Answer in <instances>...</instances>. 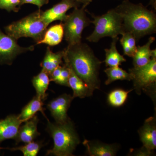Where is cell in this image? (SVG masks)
<instances>
[{
	"mask_svg": "<svg viewBox=\"0 0 156 156\" xmlns=\"http://www.w3.org/2000/svg\"><path fill=\"white\" fill-rule=\"evenodd\" d=\"M64 64L72 69L92 93L100 88L99 69L102 62L94 55L89 46L81 43L68 45L63 50Z\"/></svg>",
	"mask_w": 156,
	"mask_h": 156,
	"instance_id": "6da1fadb",
	"label": "cell"
},
{
	"mask_svg": "<svg viewBox=\"0 0 156 156\" xmlns=\"http://www.w3.org/2000/svg\"><path fill=\"white\" fill-rule=\"evenodd\" d=\"M115 9L122 20L125 32L132 34L136 41L155 33L156 14L142 4L124 1Z\"/></svg>",
	"mask_w": 156,
	"mask_h": 156,
	"instance_id": "7a4b0ae2",
	"label": "cell"
},
{
	"mask_svg": "<svg viewBox=\"0 0 156 156\" xmlns=\"http://www.w3.org/2000/svg\"><path fill=\"white\" fill-rule=\"evenodd\" d=\"M46 130L54 142L53 148L48 151L47 155H73V152L80 144V140L70 119L62 124L51 123L48 120Z\"/></svg>",
	"mask_w": 156,
	"mask_h": 156,
	"instance_id": "3957f363",
	"label": "cell"
},
{
	"mask_svg": "<svg viewBox=\"0 0 156 156\" xmlns=\"http://www.w3.org/2000/svg\"><path fill=\"white\" fill-rule=\"evenodd\" d=\"M42 12L39 9L12 23L5 27L6 34L17 41L21 37L32 38L36 43L41 41L48 27L42 19Z\"/></svg>",
	"mask_w": 156,
	"mask_h": 156,
	"instance_id": "277c9868",
	"label": "cell"
},
{
	"mask_svg": "<svg viewBox=\"0 0 156 156\" xmlns=\"http://www.w3.org/2000/svg\"><path fill=\"white\" fill-rule=\"evenodd\" d=\"M93 17L95 28L92 33L87 38L89 42L97 43L105 37H117L125 32L122 20L115 9H111L106 14Z\"/></svg>",
	"mask_w": 156,
	"mask_h": 156,
	"instance_id": "5b68a950",
	"label": "cell"
},
{
	"mask_svg": "<svg viewBox=\"0 0 156 156\" xmlns=\"http://www.w3.org/2000/svg\"><path fill=\"white\" fill-rule=\"evenodd\" d=\"M86 7L75 8L67 15L63 24L64 37L68 45H74L82 42V33L91 21L86 14Z\"/></svg>",
	"mask_w": 156,
	"mask_h": 156,
	"instance_id": "8992f818",
	"label": "cell"
},
{
	"mask_svg": "<svg viewBox=\"0 0 156 156\" xmlns=\"http://www.w3.org/2000/svg\"><path fill=\"white\" fill-rule=\"evenodd\" d=\"M129 73L136 93L140 95L142 90L147 92L154 91L156 83V58H152L147 64L144 66L131 69L129 70Z\"/></svg>",
	"mask_w": 156,
	"mask_h": 156,
	"instance_id": "52a82bcc",
	"label": "cell"
},
{
	"mask_svg": "<svg viewBox=\"0 0 156 156\" xmlns=\"http://www.w3.org/2000/svg\"><path fill=\"white\" fill-rule=\"evenodd\" d=\"M34 49V46L27 48L20 47L17 44V40L0 30V62L11 64L20 54Z\"/></svg>",
	"mask_w": 156,
	"mask_h": 156,
	"instance_id": "ba28073f",
	"label": "cell"
},
{
	"mask_svg": "<svg viewBox=\"0 0 156 156\" xmlns=\"http://www.w3.org/2000/svg\"><path fill=\"white\" fill-rule=\"evenodd\" d=\"M80 4L74 0H62L50 9L42 11L41 17L47 26L51 23L60 20L63 22L67 17L66 12L72 8H79Z\"/></svg>",
	"mask_w": 156,
	"mask_h": 156,
	"instance_id": "9c48e42d",
	"label": "cell"
},
{
	"mask_svg": "<svg viewBox=\"0 0 156 156\" xmlns=\"http://www.w3.org/2000/svg\"><path fill=\"white\" fill-rule=\"evenodd\" d=\"M73 96L67 94L60 95L49 102L47 108L57 124L67 122L70 119L67 112L72 101Z\"/></svg>",
	"mask_w": 156,
	"mask_h": 156,
	"instance_id": "30bf717a",
	"label": "cell"
},
{
	"mask_svg": "<svg viewBox=\"0 0 156 156\" xmlns=\"http://www.w3.org/2000/svg\"><path fill=\"white\" fill-rule=\"evenodd\" d=\"M138 133L143 144L142 147L152 154L156 147L155 117H151L146 120Z\"/></svg>",
	"mask_w": 156,
	"mask_h": 156,
	"instance_id": "8fae6325",
	"label": "cell"
},
{
	"mask_svg": "<svg viewBox=\"0 0 156 156\" xmlns=\"http://www.w3.org/2000/svg\"><path fill=\"white\" fill-rule=\"evenodd\" d=\"M22 123L16 115H11L0 120V143L7 139L15 140Z\"/></svg>",
	"mask_w": 156,
	"mask_h": 156,
	"instance_id": "7c38bea8",
	"label": "cell"
},
{
	"mask_svg": "<svg viewBox=\"0 0 156 156\" xmlns=\"http://www.w3.org/2000/svg\"><path fill=\"white\" fill-rule=\"evenodd\" d=\"M39 121L37 116L24 122L25 124L20 127L18 134L15 140L17 143L23 142L27 144L33 141L40 135L37 131V124Z\"/></svg>",
	"mask_w": 156,
	"mask_h": 156,
	"instance_id": "4fadbf2b",
	"label": "cell"
},
{
	"mask_svg": "<svg viewBox=\"0 0 156 156\" xmlns=\"http://www.w3.org/2000/svg\"><path fill=\"white\" fill-rule=\"evenodd\" d=\"M155 38L151 37L146 44L138 46L134 56H133L134 67H140L147 64L152 58H156V49L151 50V46Z\"/></svg>",
	"mask_w": 156,
	"mask_h": 156,
	"instance_id": "5bb4252c",
	"label": "cell"
},
{
	"mask_svg": "<svg viewBox=\"0 0 156 156\" xmlns=\"http://www.w3.org/2000/svg\"><path fill=\"white\" fill-rule=\"evenodd\" d=\"M68 67L69 69V86L73 89V98L79 97L83 98L92 95L93 93L87 84L74 72L71 68Z\"/></svg>",
	"mask_w": 156,
	"mask_h": 156,
	"instance_id": "9a60e30c",
	"label": "cell"
},
{
	"mask_svg": "<svg viewBox=\"0 0 156 156\" xmlns=\"http://www.w3.org/2000/svg\"><path fill=\"white\" fill-rule=\"evenodd\" d=\"M64 56V51L53 53L50 48H47L46 54L41 63L42 70L50 76L54 70L62 63V59Z\"/></svg>",
	"mask_w": 156,
	"mask_h": 156,
	"instance_id": "2e32d148",
	"label": "cell"
},
{
	"mask_svg": "<svg viewBox=\"0 0 156 156\" xmlns=\"http://www.w3.org/2000/svg\"><path fill=\"white\" fill-rule=\"evenodd\" d=\"M64 37V30L63 24L52 26L45 32L43 38L37 42V44H46L51 47L56 46L61 43Z\"/></svg>",
	"mask_w": 156,
	"mask_h": 156,
	"instance_id": "e0dca14e",
	"label": "cell"
},
{
	"mask_svg": "<svg viewBox=\"0 0 156 156\" xmlns=\"http://www.w3.org/2000/svg\"><path fill=\"white\" fill-rule=\"evenodd\" d=\"M83 144L87 148V151L91 156H114L116 155V149L113 145L92 142L85 140Z\"/></svg>",
	"mask_w": 156,
	"mask_h": 156,
	"instance_id": "ac0fdd59",
	"label": "cell"
},
{
	"mask_svg": "<svg viewBox=\"0 0 156 156\" xmlns=\"http://www.w3.org/2000/svg\"><path fill=\"white\" fill-rule=\"evenodd\" d=\"M44 105L43 101L36 95L22 109L21 113L18 115V118L20 120L24 122L26 121L34 116L37 112H40L47 119L44 113V108H43ZM47 119L48 121V119Z\"/></svg>",
	"mask_w": 156,
	"mask_h": 156,
	"instance_id": "d6986e66",
	"label": "cell"
},
{
	"mask_svg": "<svg viewBox=\"0 0 156 156\" xmlns=\"http://www.w3.org/2000/svg\"><path fill=\"white\" fill-rule=\"evenodd\" d=\"M50 82L49 75L42 70L32 80L33 85L36 91L37 96L43 101L46 100L48 97L47 91Z\"/></svg>",
	"mask_w": 156,
	"mask_h": 156,
	"instance_id": "ffe728a7",
	"label": "cell"
},
{
	"mask_svg": "<svg viewBox=\"0 0 156 156\" xmlns=\"http://www.w3.org/2000/svg\"><path fill=\"white\" fill-rule=\"evenodd\" d=\"M119 37L113 38L110 48L105 50V62L106 66L115 67L121 65L122 62L126 61L124 56L118 52L116 48V44Z\"/></svg>",
	"mask_w": 156,
	"mask_h": 156,
	"instance_id": "44dd1931",
	"label": "cell"
},
{
	"mask_svg": "<svg viewBox=\"0 0 156 156\" xmlns=\"http://www.w3.org/2000/svg\"><path fill=\"white\" fill-rule=\"evenodd\" d=\"M104 71L108 77L107 80L105 82L106 85L119 80L131 81L132 79L129 73H127L119 66L108 68L105 70Z\"/></svg>",
	"mask_w": 156,
	"mask_h": 156,
	"instance_id": "7402d4cb",
	"label": "cell"
},
{
	"mask_svg": "<svg viewBox=\"0 0 156 156\" xmlns=\"http://www.w3.org/2000/svg\"><path fill=\"white\" fill-rule=\"evenodd\" d=\"M120 41L122 47L124 54L129 57L134 56L136 51V40L134 35L131 33L125 32L122 35Z\"/></svg>",
	"mask_w": 156,
	"mask_h": 156,
	"instance_id": "603a6c76",
	"label": "cell"
},
{
	"mask_svg": "<svg viewBox=\"0 0 156 156\" xmlns=\"http://www.w3.org/2000/svg\"><path fill=\"white\" fill-rule=\"evenodd\" d=\"M125 91L122 89H116L110 92L108 96V101L112 106L119 107L125 104L128 98V94L133 90Z\"/></svg>",
	"mask_w": 156,
	"mask_h": 156,
	"instance_id": "cb8c5ba5",
	"label": "cell"
},
{
	"mask_svg": "<svg viewBox=\"0 0 156 156\" xmlns=\"http://www.w3.org/2000/svg\"><path fill=\"white\" fill-rule=\"evenodd\" d=\"M42 146L43 144L41 143L32 141L27 143L25 145L9 149L12 151H20L24 156H36Z\"/></svg>",
	"mask_w": 156,
	"mask_h": 156,
	"instance_id": "d4e9b609",
	"label": "cell"
},
{
	"mask_svg": "<svg viewBox=\"0 0 156 156\" xmlns=\"http://www.w3.org/2000/svg\"><path fill=\"white\" fill-rule=\"evenodd\" d=\"M21 6V0H0V9L8 12H18Z\"/></svg>",
	"mask_w": 156,
	"mask_h": 156,
	"instance_id": "484cf974",
	"label": "cell"
},
{
	"mask_svg": "<svg viewBox=\"0 0 156 156\" xmlns=\"http://www.w3.org/2000/svg\"><path fill=\"white\" fill-rule=\"evenodd\" d=\"M69 76V68L64 64L63 66H62L61 74L57 84L61 86L69 87L68 83Z\"/></svg>",
	"mask_w": 156,
	"mask_h": 156,
	"instance_id": "4316f807",
	"label": "cell"
},
{
	"mask_svg": "<svg viewBox=\"0 0 156 156\" xmlns=\"http://www.w3.org/2000/svg\"><path fill=\"white\" fill-rule=\"evenodd\" d=\"M49 2V0H21V5L26 4H32L37 6L39 9Z\"/></svg>",
	"mask_w": 156,
	"mask_h": 156,
	"instance_id": "83f0119b",
	"label": "cell"
},
{
	"mask_svg": "<svg viewBox=\"0 0 156 156\" xmlns=\"http://www.w3.org/2000/svg\"><path fill=\"white\" fill-rule=\"evenodd\" d=\"M74 1H76L80 5L82 4L83 6L87 7V6L92 2V0H74Z\"/></svg>",
	"mask_w": 156,
	"mask_h": 156,
	"instance_id": "f1b7e54d",
	"label": "cell"
},
{
	"mask_svg": "<svg viewBox=\"0 0 156 156\" xmlns=\"http://www.w3.org/2000/svg\"><path fill=\"white\" fill-rule=\"evenodd\" d=\"M150 5H151L156 9V0H150Z\"/></svg>",
	"mask_w": 156,
	"mask_h": 156,
	"instance_id": "f546056e",
	"label": "cell"
}]
</instances>
